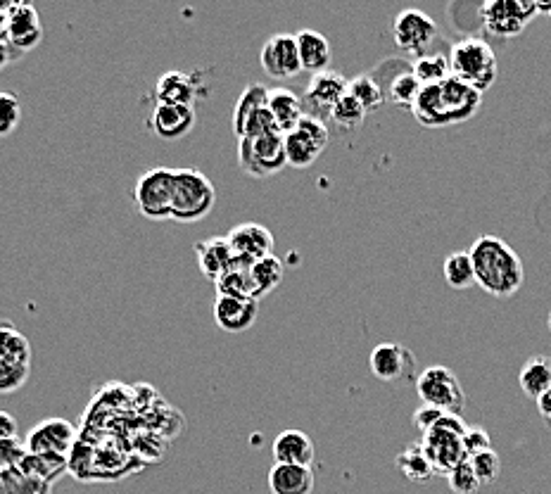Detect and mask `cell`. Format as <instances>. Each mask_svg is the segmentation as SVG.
<instances>
[{"instance_id":"cell-2","label":"cell","mask_w":551,"mask_h":494,"mask_svg":"<svg viewBox=\"0 0 551 494\" xmlns=\"http://www.w3.org/2000/svg\"><path fill=\"white\" fill-rule=\"evenodd\" d=\"M471 255L475 281L485 293L494 297H511L521 290L525 269L518 252L497 236L478 238L468 250Z\"/></svg>"},{"instance_id":"cell-25","label":"cell","mask_w":551,"mask_h":494,"mask_svg":"<svg viewBox=\"0 0 551 494\" xmlns=\"http://www.w3.org/2000/svg\"><path fill=\"white\" fill-rule=\"evenodd\" d=\"M266 105H269L271 114H274L281 133L293 131L295 126L307 117L302 98L295 91H290V88H269V100H266Z\"/></svg>"},{"instance_id":"cell-33","label":"cell","mask_w":551,"mask_h":494,"mask_svg":"<svg viewBox=\"0 0 551 494\" xmlns=\"http://www.w3.org/2000/svg\"><path fill=\"white\" fill-rule=\"evenodd\" d=\"M442 271H445L447 285L454 290H466L478 283L475 281V269L468 252H452L445 259V264H442Z\"/></svg>"},{"instance_id":"cell-45","label":"cell","mask_w":551,"mask_h":494,"mask_svg":"<svg viewBox=\"0 0 551 494\" xmlns=\"http://www.w3.org/2000/svg\"><path fill=\"white\" fill-rule=\"evenodd\" d=\"M27 5H34V0H0V15L8 17L19 8H27Z\"/></svg>"},{"instance_id":"cell-8","label":"cell","mask_w":551,"mask_h":494,"mask_svg":"<svg viewBox=\"0 0 551 494\" xmlns=\"http://www.w3.org/2000/svg\"><path fill=\"white\" fill-rule=\"evenodd\" d=\"M238 164L252 179L276 176L278 171L288 167L283 133H271V136L259 138H238Z\"/></svg>"},{"instance_id":"cell-26","label":"cell","mask_w":551,"mask_h":494,"mask_svg":"<svg viewBox=\"0 0 551 494\" xmlns=\"http://www.w3.org/2000/svg\"><path fill=\"white\" fill-rule=\"evenodd\" d=\"M155 100L162 105H193L195 86L193 79L183 72H167L157 79Z\"/></svg>"},{"instance_id":"cell-40","label":"cell","mask_w":551,"mask_h":494,"mask_svg":"<svg viewBox=\"0 0 551 494\" xmlns=\"http://www.w3.org/2000/svg\"><path fill=\"white\" fill-rule=\"evenodd\" d=\"M464 449L466 456L487 452V449H492V440L490 435H487V430L483 428H468L464 435Z\"/></svg>"},{"instance_id":"cell-3","label":"cell","mask_w":551,"mask_h":494,"mask_svg":"<svg viewBox=\"0 0 551 494\" xmlns=\"http://www.w3.org/2000/svg\"><path fill=\"white\" fill-rule=\"evenodd\" d=\"M214 205H217V190H214V183L200 169H174V209H171V219L179 221V224H195V221L209 217Z\"/></svg>"},{"instance_id":"cell-13","label":"cell","mask_w":551,"mask_h":494,"mask_svg":"<svg viewBox=\"0 0 551 494\" xmlns=\"http://www.w3.org/2000/svg\"><path fill=\"white\" fill-rule=\"evenodd\" d=\"M347 86H350V81H347L342 74L333 72V69L314 74L312 79H309V86L302 98L304 110H307V114H312V117H319V119L331 117L333 107L347 95Z\"/></svg>"},{"instance_id":"cell-39","label":"cell","mask_w":551,"mask_h":494,"mask_svg":"<svg viewBox=\"0 0 551 494\" xmlns=\"http://www.w3.org/2000/svg\"><path fill=\"white\" fill-rule=\"evenodd\" d=\"M447 480H449V487L456 494H475L483 487V483L478 480V475H475L471 461H461L459 466H454L452 471L447 473Z\"/></svg>"},{"instance_id":"cell-23","label":"cell","mask_w":551,"mask_h":494,"mask_svg":"<svg viewBox=\"0 0 551 494\" xmlns=\"http://www.w3.org/2000/svg\"><path fill=\"white\" fill-rule=\"evenodd\" d=\"M271 494H312L314 471L312 466L274 464L269 471Z\"/></svg>"},{"instance_id":"cell-32","label":"cell","mask_w":551,"mask_h":494,"mask_svg":"<svg viewBox=\"0 0 551 494\" xmlns=\"http://www.w3.org/2000/svg\"><path fill=\"white\" fill-rule=\"evenodd\" d=\"M266 100H269V88L262 84H250L243 91V95L238 98L236 110H233V131H236V136H240L245 129L247 119L252 117L257 110H262L266 107Z\"/></svg>"},{"instance_id":"cell-12","label":"cell","mask_w":551,"mask_h":494,"mask_svg":"<svg viewBox=\"0 0 551 494\" xmlns=\"http://www.w3.org/2000/svg\"><path fill=\"white\" fill-rule=\"evenodd\" d=\"M259 65H262L266 76L276 81L295 79L302 72L297 38L293 34L271 36L262 46V53H259Z\"/></svg>"},{"instance_id":"cell-42","label":"cell","mask_w":551,"mask_h":494,"mask_svg":"<svg viewBox=\"0 0 551 494\" xmlns=\"http://www.w3.org/2000/svg\"><path fill=\"white\" fill-rule=\"evenodd\" d=\"M17 433H19V428H17L15 416H12L10 411L0 409V445H12Z\"/></svg>"},{"instance_id":"cell-7","label":"cell","mask_w":551,"mask_h":494,"mask_svg":"<svg viewBox=\"0 0 551 494\" xmlns=\"http://www.w3.org/2000/svg\"><path fill=\"white\" fill-rule=\"evenodd\" d=\"M133 202L138 212L150 221L171 219L174 209V169L155 167L141 174L133 186Z\"/></svg>"},{"instance_id":"cell-5","label":"cell","mask_w":551,"mask_h":494,"mask_svg":"<svg viewBox=\"0 0 551 494\" xmlns=\"http://www.w3.org/2000/svg\"><path fill=\"white\" fill-rule=\"evenodd\" d=\"M468 426L461 421V416L445 414L440 423L428 433H423L421 445L426 449L428 459L433 461L435 473H449L454 466H459L461 461H466V449H464V435Z\"/></svg>"},{"instance_id":"cell-38","label":"cell","mask_w":551,"mask_h":494,"mask_svg":"<svg viewBox=\"0 0 551 494\" xmlns=\"http://www.w3.org/2000/svg\"><path fill=\"white\" fill-rule=\"evenodd\" d=\"M468 461H471L473 471L483 485L494 483V480L499 478V473H502V459H499V454L494 452V449L468 456Z\"/></svg>"},{"instance_id":"cell-46","label":"cell","mask_w":551,"mask_h":494,"mask_svg":"<svg viewBox=\"0 0 551 494\" xmlns=\"http://www.w3.org/2000/svg\"><path fill=\"white\" fill-rule=\"evenodd\" d=\"M516 3L521 5V8H523L525 12H528V15H530L532 19L540 15V10H537V3H535V0H516Z\"/></svg>"},{"instance_id":"cell-15","label":"cell","mask_w":551,"mask_h":494,"mask_svg":"<svg viewBox=\"0 0 551 494\" xmlns=\"http://www.w3.org/2000/svg\"><path fill=\"white\" fill-rule=\"evenodd\" d=\"M480 19H483L487 34L497 38H513L523 34V29L532 22V17L516 0H483Z\"/></svg>"},{"instance_id":"cell-27","label":"cell","mask_w":551,"mask_h":494,"mask_svg":"<svg viewBox=\"0 0 551 494\" xmlns=\"http://www.w3.org/2000/svg\"><path fill=\"white\" fill-rule=\"evenodd\" d=\"M518 383L525 397H542L551 388V357H542V354L530 357L518 373Z\"/></svg>"},{"instance_id":"cell-19","label":"cell","mask_w":551,"mask_h":494,"mask_svg":"<svg viewBox=\"0 0 551 494\" xmlns=\"http://www.w3.org/2000/svg\"><path fill=\"white\" fill-rule=\"evenodd\" d=\"M152 133L162 141H179L195 126L193 105H162L157 103L150 117Z\"/></svg>"},{"instance_id":"cell-4","label":"cell","mask_w":551,"mask_h":494,"mask_svg":"<svg viewBox=\"0 0 551 494\" xmlns=\"http://www.w3.org/2000/svg\"><path fill=\"white\" fill-rule=\"evenodd\" d=\"M449 67L454 79L464 81L480 93H485L497 81V57L483 38H464L454 43L449 53Z\"/></svg>"},{"instance_id":"cell-1","label":"cell","mask_w":551,"mask_h":494,"mask_svg":"<svg viewBox=\"0 0 551 494\" xmlns=\"http://www.w3.org/2000/svg\"><path fill=\"white\" fill-rule=\"evenodd\" d=\"M480 103H483V93L449 76L442 84L423 86L411 112L416 122L426 129H445V126L473 119L480 110Z\"/></svg>"},{"instance_id":"cell-31","label":"cell","mask_w":551,"mask_h":494,"mask_svg":"<svg viewBox=\"0 0 551 494\" xmlns=\"http://www.w3.org/2000/svg\"><path fill=\"white\" fill-rule=\"evenodd\" d=\"M411 72L421 86H435L447 81L452 76V67H449V55L442 53H426L421 57H416L414 65H411Z\"/></svg>"},{"instance_id":"cell-36","label":"cell","mask_w":551,"mask_h":494,"mask_svg":"<svg viewBox=\"0 0 551 494\" xmlns=\"http://www.w3.org/2000/svg\"><path fill=\"white\" fill-rule=\"evenodd\" d=\"M366 114H369V112H366L364 107H361L350 93H347L345 98H342L340 103L333 107L331 117H328V119H331V122L342 131H357L359 126L364 124Z\"/></svg>"},{"instance_id":"cell-28","label":"cell","mask_w":551,"mask_h":494,"mask_svg":"<svg viewBox=\"0 0 551 494\" xmlns=\"http://www.w3.org/2000/svg\"><path fill=\"white\" fill-rule=\"evenodd\" d=\"M397 468L404 473V478L411 480V483H428L435 475L433 461L428 459L421 442H414V445H409L404 452L397 454Z\"/></svg>"},{"instance_id":"cell-20","label":"cell","mask_w":551,"mask_h":494,"mask_svg":"<svg viewBox=\"0 0 551 494\" xmlns=\"http://www.w3.org/2000/svg\"><path fill=\"white\" fill-rule=\"evenodd\" d=\"M228 243H231L236 257L245 262H257L266 255H274V236L262 224H240L228 233Z\"/></svg>"},{"instance_id":"cell-34","label":"cell","mask_w":551,"mask_h":494,"mask_svg":"<svg viewBox=\"0 0 551 494\" xmlns=\"http://www.w3.org/2000/svg\"><path fill=\"white\" fill-rule=\"evenodd\" d=\"M347 93H350L366 112L378 110V107L385 103V93L380 91V84L376 79H371L369 74L354 76L350 86H347Z\"/></svg>"},{"instance_id":"cell-21","label":"cell","mask_w":551,"mask_h":494,"mask_svg":"<svg viewBox=\"0 0 551 494\" xmlns=\"http://www.w3.org/2000/svg\"><path fill=\"white\" fill-rule=\"evenodd\" d=\"M195 255H198L202 276L212 283H217L219 278L224 276L228 269H233L238 262L236 252H233V247L228 243L226 236L200 240V243L195 245Z\"/></svg>"},{"instance_id":"cell-22","label":"cell","mask_w":551,"mask_h":494,"mask_svg":"<svg viewBox=\"0 0 551 494\" xmlns=\"http://www.w3.org/2000/svg\"><path fill=\"white\" fill-rule=\"evenodd\" d=\"M274 459L276 464H295V466H312L316 459V447L312 437L302 430H283L274 440Z\"/></svg>"},{"instance_id":"cell-47","label":"cell","mask_w":551,"mask_h":494,"mask_svg":"<svg viewBox=\"0 0 551 494\" xmlns=\"http://www.w3.org/2000/svg\"><path fill=\"white\" fill-rule=\"evenodd\" d=\"M540 15H551V0H535Z\"/></svg>"},{"instance_id":"cell-16","label":"cell","mask_w":551,"mask_h":494,"mask_svg":"<svg viewBox=\"0 0 551 494\" xmlns=\"http://www.w3.org/2000/svg\"><path fill=\"white\" fill-rule=\"evenodd\" d=\"M369 366L373 376L383 380V383H399V380L409 378L414 373L416 359L399 342H380L378 347H373Z\"/></svg>"},{"instance_id":"cell-29","label":"cell","mask_w":551,"mask_h":494,"mask_svg":"<svg viewBox=\"0 0 551 494\" xmlns=\"http://www.w3.org/2000/svg\"><path fill=\"white\" fill-rule=\"evenodd\" d=\"M252 262H245V259L238 257V262L233 269H228L224 276L219 278L217 283V295H228V297H252V300H259L255 283H252L250 276Z\"/></svg>"},{"instance_id":"cell-43","label":"cell","mask_w":551,"mask_h":494,"mask_svg":"<svg viewBox=\"0 0 551 494\" xmlns=\"http://www.w3.org/2000/svg\"><path fill=\"white\" fill-rule=\"evenodd\" d=\"M19 57H22V55H19L17 50L10 46V43L5 41L3 36H0V72H3V69L8 65H12L15 60H19Z\"/></svg>"},{"instance_id":"cell-14","label":"cell","mask_w":551,"mask_h":494,"mask_svg":"<svg viewBox=\"0 0 551 494\" xmlns=\"http://www.w3.org/2000/svg\"><path fill=\"white\" fill-rule=\"evenodd\" d=\"M76 440V428L65 418H46L29 430L27 452L34 456H67Z\"/></svg>"},{"instance_id":"cell-17","label":"cell","mask_w":551,"mask_h":494,"mask_svg":"<svg viewBox=\"0 0 551 494\" xmlns=\"http://www.w3.org/2000/svg\"><path fill=\"white\" fill-rule=\"evenodd\" d=\"M259 314V300L252 297L217 295L214 302V321L226 333H245L255 326Z\"/></svg>"},{"instance_id":"cell-30","label":"cell","mask_w":551,"mask_h":494,"mask_svg":"<svg viewBox=\"0 0 551 494\" xmlns=\"http://www.w3.org/2000/svg\"><path fill=\"white\" fill-rule=\"evenodd\" d=\"M283 274H285V264L276 255H266L262 259H257V262H252L250 276H252V283H255V288H257L259 300L281 285Z\"/></svg>"},{"instance_id":"cell-6","label":"cell","mask_w":551,"mask_h":494,"mask_svg":"<svg viewBox=\"0 0 551 494\" xmlns=\"http://www.w3.org/2000/svg\"><path fill=\"white\" fill-rule=\"evenodd\" d=\"M31 361H34V352H31L27 335L8 323H0V392L3 395H10L27 385Z\"/></svg>"},{"instance_id":"cell-18","label":"cell","mask_w":551,"mask_h":494,"mask_svg":"<svg viewBox=\"0 0 551 494\" xmlns=\"http://www.w3.org/2000/svg\"><path fill=\"white\" fill-rule=\"evenodd\" d=\"M3 38L19 55L29 53V50H34L38 43L43 41V22L41 17H38V10L34 5L19 8L12 12V15H8Z\"/></svg>"},{"instance_id":"cell-35","label":"cell","mask_w":551,"mask_h":494,"mask_svg":"<svg viewBox=\"0 0 551 494\" xmlns=\"http://www.w3.org/2000/svg\"><path fill=\"white\" fill-rule=\"evenodd\" d=\"M421 81L416 79L414 72H402L397 74L395 79L390 81V88H388V100L392 105H399V107H407V110H414L416 105V98L418 93H421Z\"/></svg>"},{"instance_id":"cell-41","label":"cell","mask_w":551,"mask_h":494,"mask_svg":"<svg viewBox=\"0 0 551 494\" xmlns=\"http://www.w3.org/2000/svg\"><path fill=\"white\" fill-rule=\"evenodd\" d=\"M442 418H445V411L423 404V407L414 414V426L421 430V433H428V430H433Z\"/></svg>"},{"instance_id":"cell-48","label":"cell","mask_w":551,"mask_h":494,"mask_svg":"<svg viewBox=\"0 0 551 494\" xmlns=\"http://www.w3.org/2000/svg\"><path fill=\"white\" fill-rule=\"evenodd\" d=\"M5 22H8V17H3V15H0V36L5 34Z\"/></svg>"},{"instance_id":"cell-10","label":"cell","mask_w":551,"mask_h":494,"mask_svg":"<svg viewBox=\"0 0 551 494\" xmlns=\"http://www.w3.org/2000/svg\"><path fill=\"white\" fill-rule=\"evenodd\" d=\"M328 141H331V133H328V126L323 124V119L307 114V117H304L293 131L283 133L288 167L293 169L312 167V164L321 157V152L328 148Z\"/></svg>"},{"instance_id":"cell-37","label":"cell","mask_w":551,"mask_h":494,"mask_svg":"<svg viewBox=\"0 0 551 494\" xmlns=\"http://www.w3.org/2000/svg\"><path fill=\"white\" fill-rule=\"evenodd\" d=\"M22 122V103L15 93L0 91V138H8Z\"/></svg>"},{"instance_id":"cell-9","label":"cell","mask_w":551,"mask_h":494,"mask_svg":"<svg viewBox=\"0 0 551 494\" xmlns=\"http://www.w3.org/2000/svg\"><path fill=\"white\" fill-rule=\"evenodd\" d=\"M416 392L423 404L445 411V414L461 416V411L466 409V392L449 366H428L416 378Z\"/></svg>"},{"instance_id":"cell-44","label":"cell","mask_w":551,"mask_h":494,"mask_svg":"<svg viewBox=\"0 0 551 494\" xmlns=\"http://www.w3.org/2000/svg\"><path fill=\"white\" fill-rule=\"evenodd\" d=\"M535 404H537V411H540V416L547 421V426H551V388L544 392L542 397H537Z\"/></svg>"},{"instance_id":"cell-24","label":"cell","mask_w":551,"mask_h":494,"mask_svg":"<svg viewBox=\"0 0 551 494\" xmlns=\"http://www.w3.org/2000/svg\"><path fill=\"white\" fill-rule=\"evenodd\" d=\"M297 38V50H300V62H302V72L309 74H319L326 72L331 67L333 60V50L328 38L319 34V31L304 29L300 34H295Z\"/></svg>"},{"instance_id":"cell-11","label":"cell","mask_w":551,"mask_h":494,"mask_svg":"<svg viewBox=\"0 0 551 494\" xmlns=\"http://www.w3.org/2000/svg\"><path fill=\"white\" fill-rule=\"evenodd\" d=\"M437 36H440V31H437L435 19L423 10L407 8L399 12L395 22H392V38H395L397 48L414 57V60L428 53Z\"/></svg>"}]
</instances>
